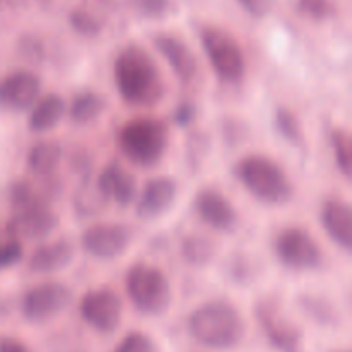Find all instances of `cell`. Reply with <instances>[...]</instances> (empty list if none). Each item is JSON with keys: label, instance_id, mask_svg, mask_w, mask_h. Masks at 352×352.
Here are the masks:
<instances>
[{"label": "cell", "instance_id": "cell-1", "mask_svg": "<svg viewBox=\"0 0 352 352\" xmlns=\"http://www.w3.org/2000/svg\"><path fill=\"white\" fill-rule=\"evenodd\" d=\"M117 93L133 107H153L164 98V81L150 52L138 43L120 48L113 60Z\"/></svg>", "mask_w": 352, "mask_h": 352}, {"label": "cell", "instance_id": "cell-2", "mask_svg": "<svg viewBox=\"0 0 352 352\" xmlns=\"http://www.w3.org/2000/svg\"><path fill=\"white\" fill-rule=\"evenodd\" d=\"M188 330L201 346L229 351L239 346L246 327L239 311L227 301H208L196 308L188 320Z\"/></svg>", "mask_w": 352, "mask_h": 352}, {"label": "cell", "instance_id": "cell-3", "mask_svg": "<svg viewBox=\"0 0 352 352\" xmlns=\"http://www.w3.org/2000/svg\"><path fill=\"white\" fill-rule=\"evenodd\" d=\"M234 174L246 191L265 205H285L294 188L284 168L265 155H248L234 167Z\"/></svg>", "mask_w": 352, "mask_h": 352}, {"label": "cell", "instance_id": "cell-4", "mask_svg": "<svg viewBox=\"0 0 352 352\" xmlns=\"http://www.w3.org/2000/svg\"><path fill=\"white\" fill-rule=\"evenodd\" d=\"M117 144L124 157L138 167H155L168 146V127L153 117H138L117 133Z\"/></svg>", "mask_w": 352, "mask_h": 352}, {"label": "cell", "instance_id": "cell-5", "mask_svg": "<svg viewBox=\"0 0 352 352\" xmlns=\"http://www.w3.org/2000/svg\"><path fill=\"white\" fill-rule=\"evenodd\" d=\"M126 292L134 308L148 316L164 315L172 301L167 275L148 263H136L127 270Z\"/></svg>", "mask_w": 352, "mask_h": 352}, {"label": "cell", "instance_id": "cell-6", "mask_svg": "<svg viewBox=\"0 0 352 352\" xmlns=\"http://www.w3.org/2000/svg\"><path fill=\"white\" fill-rule=\"evenodd\" d=\"M199 38L217 78L229 85L239 82L246 74V55L239 41L219 26H205Z\"/></svg>", "mask_w": 352, "mask_h": 352}, {"label": "cell", "instance_id": "cell-7", "mask_svg": "<svg viewBox=\"0 0 352 352\" xmlns=\"http://www.w3.org/2000/svg\"><path fill=\"white\" fill-rule=\"evenodd\" d=\"M254 318L261 333L277 352H302V332L275 299L265 298L254 305Z\"/></svg>", "mask_w": 352, "mask_h": 352}, {"label": "cell", "instance_id": "cell-8", "mask_svg": "<svg viewBox=\"0 0 352 352\" xmlns=\"http://www.w3.org/2000/svg\"><path fill=\"white\" fill-rule=\"evenodd\" d=\"M274 250L277 260L294 272H311L323 261L322 248L315 237L301 227L282 229L275 237Z\"/></svg>", "mask_w": 352, "mask_h": 352}, {"label": "cell", "instance_id": "cell-9", "mask_svg": "<svg viewBox=\"0 0 352 352\" xmlns=\"http://www.w3.org/2000/svg\"><path fill=\"white\" fill-rule=\"evenodd\" d=\"M122 299L109 287L91 289L79 302V313L86 325L98 333H113L122 320Z\"/></svg>", "mask_w": 352, "mask_h": 352}, {"label": "cell", "instance_id": "cell-10", "mask_svg": "<svg viewBox=\"0 0 352 352\" xmlns=\"http://www.w3.org/2000/svg\"><path fill=\"white\" fill-rule=\"evenodd\" d=\"M71 299L72 292L67 285L58 282H45L24 294L21 309L28 322L45 323L60 315L69 306Z\"/></svg>", "mask_w": 352, "mask_h": 352}, {"label": "cell", "instance_id": "cell-11", "mask_svg": "<svg viewBox=\"0 0 352 352\" xmlns=\"http://www.w3.org/2000/svg\"><path fill=\"white\" fill-rule=\"evenodd\" d=\"M131 244V230L124 223H95L81 237V246L96 260H113L120 256Z\"/></svg>", "mask_w": 352, "mask_h": 352}, {"label": "cell", "instance_id": "cell-12", "mask_svg": "<svg viewBox=\"0 0 352 352\" xmlns=\"http://www.w3.org/2000/svg\"><path fill=\"white\" fill-rule=\"evenodd\" d=\"M196 215L205 226L219 232H232L237 226V212L230 199L215 188L199 189L195 196Z\"/></svg>", "mask_w": 352, "mask_h": 352}, {"label": "cell", "instance_id": "cell-13", "mask_svg": "<svg viewBox=\"0 0 352 352\" xmlns=\"http://www.w3.org/2000/svg\"><path fill=\"white\" fill-rule=\"evenodd\" d=\"M41 81L34 72L16 71L0 81V107L10 112L30 110L38 102Z\"/></svg>", "mask_w": 352, "mask_h": 352}, {"label": "cell", "instance_id": "cell-14", "mask_svg": "<svg viewBox=\"0 0 352 352\" xmlns=\"http://www.w3.org/2000/svg\"><path fill=\"white\" fill-rule=\"evenodd\" d=\"M153 43L179 81L186 85L195 81L198 74V58L184 40L172 33H160L153 38Z\"/></svg>", "mask_w": 352, "mask_h": 352}, {"label": "cell", "instance_id": "cell-15", "mask_svg": "<svg viewBox=\"0 0 352 352\" xmlns=\"http://www.w3.org/2000/svg\"><path fill=\"white\" fill-rule=\"evenodd\" d=\"M177 184L170 177H155L144 184L136 196V213L141 220H153L164 215L175 201Z\"/></svg>", "mask_w": 352, "mask_h": 352}, {"label": "cell", "instance_id": "cell-16", "mask_svg": "<svg viewBox=\"0 0 352 352\" xmlns=\"http://www.w3.org/2000/svg\"><path fill=\"white\" fill-rule=\"evenodd\" d=\"M58 226V217L48 206L17 210V215L10 220L9 234L16 239H43L50 236Z\"/></svg>", "mask_w": 352, "mask_h": 352}, {"label": "cell", "instance_id": "cell-17", "mask_svg": "<svg viewBox=\"0 0 352 352\" xmlns=\"http://www.w3.org/2000/svg\"><path fill=\"white\" fill-rule=\"evenodd\" d=\"M96 188L107 201L127 208L136 201L138 186L136 179L120 164H109L98 175Z\"/></svg>", "mask_w": 352, "mask_h": 352}, {"label": "cell", "instance_id": "cell-18", "mask_svg": "<svg viewBox=\"0 0 352 352\" xmlns=\"http://www.w3.org/2000/svg\"><path fill=\"white\" fill-rule=\"evenodd\" d=\"M320 222L330 239L342 250L352 248V210L342 199H327L322 205Z\"/></svg>", "mask_w": 352, "mask_h": 352}, {"label": "cell", "instance_id": "cell-19", "mask_svg": "<svg viewBox=\"0 0 352 352\" xmlns=\"http://www.w3.org/2000/svg\"><path fill=\"white\" fill-rule=\"evenodd\" d=\"M74 258V248L67 239L52 241L36 248L30 258L28 268L33 274H54L67 267Z\"/></svg>", "mask_w": 352, "mask_h": 352}, {"label": "cell", "instance_id": "cell-20", "mask_svg": "<svg viewBox=\"0 0 352 352\" xmlns=\"http://www.w3.org/2000/svg\"><path fill=\"white\" fill-rule=\"evenodd\" d=\"M30 110V129L41 134L55 129L62 122L67 112V105L60 95L52 93L43 98H38V102Z\"/></svg>", "mask_w": 352, "mask_h": 352}, {"label": "cell", "instance_id": "cell-21", "mask_svg": "<svg viewBox=\"0 0 352 352\" xmlns=\"http://www.w3.org/2000/svg\"><path fill=\"white\" fill-rule=\"evenodd\" d=\"M62 162V146L55 141H40L28 153V167L36 177H50Z\"/></svg>", "mask_w": 352, "mask_h": 352}, {"label": "cell", "instance_id": "cell-22", "mask_svg": "<svg viewBox=\"0 0 352 352\" xmlns=\"http://www.w3.org/2000/svg\"><path fill=\"white\" fill-rule=\"evenodd\" d=\"M299 309L316 325L323 329L337 327L340 323V315L336 306L327 298L318 294H302L298 299Z\"/></svg>", "mask_w": 352, "mask_h": 352}, {"label": "cell", "instance_id": "cell-23", "mask_svg": "<svg viewBox=\"0 0 352 352\" xmlns=\"http://www.w3.org/2000/svg\"><path fill=\"white\" fill-rule=\"evenodd\" d=\"M67 110L72 122L78 126H86V124L95 122L102 116V112L105 110V102L95 91H79L72 98Z\"/></svg>", "mask_w": 352, "mask_h": 352}, {"label": "cell", "instance_id": "cell-24", "mask_svg": "<svg viewBox=\"0 0 352 352\" xmlns=\"http://www.w3.org/2000/svg\"><path fill=\"white\" fill-rule=\"evenodd\" d=\"M52 186L36 184V182L21 181L10 191V201L17 210L33 208V206H48V199L52 196Z\"/></svg>", "mask_w": 352, "mask_h": 352}, {"label": "cell", "instance_id": "cell-25", "mask_svg": "<svg viewBox=\"0 0 352 352\" xmlns=\"http://www.w3.org/2000/svg\"><path fill=\"white\" fill-rule=\"evenodd\" d=\"M181 256L192 267H205L215 256V243L203 234H191L182 239Z\"/></svg>", "mask_w": 352, "mask_h": 352}, {"label": "cell", "instance_id": "cell-26", "mask_svg": "<svg viewBox=\"0 0 352 352\" xmlns=\"http://www.w3.org/2000/svg\"><path fill=\"white\" fill-rule=\"evenodd\" d=\"M332 153L337 168L346 179H351L352 174V140L346 129H336L332 133Z\"/></svg>", "mask_w": 352, "mask_h": 352}, {"label": "cell", "instance_id": "cell-27", "mask_svg": "<svg viewBox=\"0 0 352 352\" xmlns=\"http://www.w3.org/2000/svg\"><path fill=\"white\" fill-rule=\"evenodd\" d=\"M275 127H277L278 134L284 138L285 141L292 144H302V129H301V124H299L298 117L291 112L289 109H280L275 112Z\"/></svg>", "mask_w": 352, "mask_h": 352}, {"label": "cell", "instance_id": "cell-28", "mask_svg": "<svg viewBox=\"0 0 352 352\" xmlns=\"http://www.w3.org/2000/svg\"><path fill=\"white\" fill-rule=\"evenodd\" d=\"M103 203H107V199L103 198L96 186L95 188H81L76 195L74 208L79 215L89 217L96 215L102 210Z\"/></svg>", "mask_w": 352, "mask_h": 352}, {"label": "cell", "instance_id": "cell-29", "mask_svg": "<svg viewBox=\"0 0 352 352\" xmlns=\"http://www.w3.org/2000/svg\"><path fill=\"white\" fill-rule=\"evenodd\" d=\"M298 9L302 16L313 21H325L336 10L333 0H298Z\"/></svg>", "mask_w": 352, "mask_h": 352}, {"label": "cell", "instance_id": "cell-30", "mask_svg": "<svg viewBox=\"0 0 352 352\" xmlns=\"http://www.w3.org/2000/svg\"><path fill=\"white\" fill-rule=\"evenodd\" d=\"M113 352H157V346L146 333L131 332L117 344Z\"/></svg>", "mask_w": 352, "mask_h": 352}, {"label": "cell", "instance_id": "cell-31", "mask_svg": "<svg viewBox=\"0 0 352 352\" xmlns=\"http://www.w3.org/2000/svg\"><path fill=\"white\" fill-rule=\"evenodd\" d=\"M71 24L79 34H85V36H93L102 30V21L91 10L86 9L74 10L71 16Z\"/></svg>", "mask_w": 352, "mask_h": 352}, {"label": "cell", "instance_id": "cell-32", "mask_svg": "<svg viewBox=\"0 0 352 352\" xmlns=\"http://www.w3.org/2000/svg\"><path fill=\"white\" fill-rule=\"evenodd\" d=\"M131 6L146 19H160L170 9V0H131Z\"/></svg>", "mask_w": 352, "mask_h": 352}, {"label": "cell", "instance_id": "cell-33", "mask_svg": "<svg viewBox=\"0 0 352 352\" xmlns=\"http://www.w3.org/2000/svg\"><path fill=\"white\" fill-rule=\"evenodd\" d=\"M23 258V246L19 239L10 236V239L0 241V270L7 267H12Z\"/></svg>", "mask_w": 352, "mask_h": 352}, {"label": "cell", "instance_id": "cell-34", "mask_svg": "<svg viewBox=\"0 0 352 352\" xmlns=\"http://www.w3.org/2000/svg\"><path fill=\"white\" fill-rule=\"evenodd\" d=\"M229 272L232 280H236L237 284H248V282L253 280L254 277V267L246 256L234 258V261L230 263Z\"/></svg>", "mask_w": 352, "mask_h": 352}, {"label": "cell", "instance_id": "cell-35", "mask_svg": "<svg viewBox=\"0 0 352 352\" xmlns=\"http://www.w3.org/2000/svg\"><path fill=\"white\" fill-rule=\"evenodd\" d=\"M241 6V9L246 10L251 17H265L272 12L274 0H236Z\"/></svg>", "mask_w": 352, "mask_h": 352}, {"label": "cell", "instance_id": "cell-36", "mask_svg": "<svg viewBox=\"0 0 352 352\" xmlns=\"http://www.w3.org/2000/svg\"><path fill=\"white\" fill-rule=\"evenodd\" d=\"M0 352H33L23 340L14 337H3L0 339Z\"/></svg>", "mask_w": 352, "mask_h": 352}, {"label": "cell", "instance_id": "cell-37", "mask_svg": "<svg viewBox=\"0 0 352 352\" xmlns=\"http://www.w3.org/2000/svg\"><path fill=\"white\" fill-rule=\"evenodd\" d=\"M192 107L191 105H182V109L177 112V120L179 122H188L191 119Z\"/></svg>", "mask_w": 352, "mask_h": 352}, {"label": "cell", "instance_id": "cell-38", "mask_svg": "<svg viewBox=\"0 0 352 352\" xmlns=\"http://www.w3.org/2000/svg\"><path fill=\"white\" fill-rule=\"evenodd\" d=\"M333 352H349L347 349H339V351H333Z\"/></svg>", "mask_w": 352, "mask_h": 352}]
</instances>
